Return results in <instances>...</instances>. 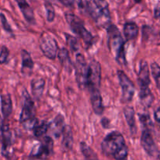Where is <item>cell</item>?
<instances>
[{
  "label": "cell",
  "instance_id": "cell-1",
  "mask_svg": "<svg viewBox=\"0 0 160 160\" xmlns=\"http://www.w3.org/2000/svg\"><path fill=\"white\" fill-rule=\"evenodd\" d=\"M108 42L110 52L119 64L126 63L125 55V42L120 31L114 24H110L107 28Z\"/></svg>",
  "mask_w": 160,
  "mask_h": 160
},
{
  "label": "cell",
  "instance_id": "cell-2",
  "mask_svg": "<svg viewBox=\"0 0 160 160\" xmlns=\"http://www.w3.org/2000/svg\"><path fill=\"white\" fill-rule=\"evenodd\" d=\"M86 11L99 26L108 28L110 25L111 16L108 5L104 0L87 1Z\"/></svg>",
  "mask_w": 160,
  "mask_h": 160
},
{
  "label": "cell",
  "instance_id": "cell-3",
  "mask_svg": "<svg viewBox=\"0 0 160 160\" xmlns=\"http://www.w3.org/2000/svg\"><path fill=\"white\" fill-rule=\"evenodd\" d=\"M127 147L125 139L121 133L112 131L104 138L101 143V148L104 154L114 157L122 148Z\"/></svg>",
  "mask_w": 160,
  "mask_h": 160
},
{
  "label": "cell",
  "instance_id": "cell-4",
  "mask_svg": "<svg viewBox=\"0 0 160 160\" xmlns=\"http://www.w3.org/2000/svg\"><path fill=\"white\" fill-rule=\"evenodd\" d=\"M25 93H26V97L20 112V122L22 127L25 130L28 131V130H34L36 125L38 124V120L35 116L34 102L28 95V92H26Z\"/></svg>",
  "mask_w": 160,
  "mask_h": 160
},
{
  "label": "cell",
  "instance_id": "cell-5",
  "mask_svg": "<svg viewBox=\"0 0 160 160\" xmlns=\"http://www.w3.org/2000/svg\"><path fill=\"white\" fill-rule=\"evenodd\" d=\"M65 18L72 31L79 36L83 40L86 47L89 48L93 44V36L90 32L85 28L83 22L77 16L72 13H66Z\"/></svg>",
  "mask_w": 160,
  "mask_h": 160
},
{
  "label": "cell",
  "instance_id": "cell-6",
  "mask_svg": "<svg viewBox=\"0 0 160 160\" xmlns=\"http://www.w3.org/2000/svg\"><path fill=\"white\" fill-rule=\"evenodd\" d=\"M75 71V78L77 84L80 89L86 88L87 86V78L89 65L86 63L84 56L82 54H78L75 58L74 63Z\"/></svg>",
  "mask_w": 160,
  "mask_h": 160
},
{
  "label": "cell",
  "instance_id": "cell-7",
  "mask_svg": "<svg viewBox=\"0 0 160 160\" xmlns=\"http://www.w3.org/2000/svg\"><path fill=\"white\" fill-rule=\"evenodd\" d=\"M39 46L45 57L54 59L58 52V45L56 41L50 34L43 33L39 38Z\"/></svg>",
  "mask_w": 160,
  "mask_h": 160
},
{
  "label": "cell",
  "instance_id": "cell-8",
  "mask_svg": "<svg viewBox=\"0 0 160 160\" xmlns=\"http://www.w3.org/2000/svg\"><path fill=\"white\" fill-rule=\"evenodd\" d=\"M53 141L51 137H44L41 143L35 145L30 153V157L39 159H46L53 153Z\"/></svg>",
  "mask_w": 160,
  "mask_h": 160
},
{
  "label": "cell",
  "instance_id": "cell-9",
  "mask_svg": "<svg viewBox=\"0 0 160 160\" xmlns=\"http://www.w3.org/2000/svg\"><path fill=\"white\" fill-rule=\"evenodd\" d=\"M117 76L122 89V101L125 103L130 102L133 99L135 93L134 84L122 70H119L117 72Z\"/></svg>",
  "mask_w": 160,
  "mask_h": 160
},
{
  "label": "cell",
  "instance_id": "cell-10",
  "mask_svg": "<svg viewBox=\"0 0 160 160\" xmlns=\"http://www.w3.org/2000/svg\"><path fill=\"white\" fill-rule=\"evenodd\" d=\"M101 81V67L97 61L92 60L89 64L87 86L89 91L99 89Z\"/></svg>",
  "mask_w": 160,
  "mask_h": 160
},
{
  "label": "cell",
  "instance_id": "cell-11",
  "mask_svg": "<svg viewBox=\"0 0 160 160\" xmlns=\"http://www.w3.org/2000/svg\"><path fill=\"white\" fill-rule=\"evenodd\" d=\"M141 143L143 148L148 156H152V157H157L158 156V148L155 145L152 134L148 130L143 131L141 138Z\"/></svg>",
  "mask_w": 160,
  "mask_h": 160
},
{
  "label": "cell",
  "instance_id": "cell-12",
  "mask_svg": "<svg viewBox=\"0 0 160 160\" xmlns=\"http://www.w3.org/2000/svg\"><path fill=\"white\" fill-rule=\"evenodd\" d=\"M2 132V155L6 158L10 157L13 153L12 133L9 131L7 125H3Z\"/></svg>",
  "mask_w": 160,
  "mask_h": 160
},
{
  "label": "cell",
  "instance_id": "cell-13",
  "mask_svg": "<svg viewBox=\"0 0 160 160\" xmlns=\"http://www.w3.org/2000/svg\"><path fill=\"white\" fill-rule=\"evenodd\" d=\"M150 82L148 65L145 61H141L138 73V84L140 86V91L149 88L148 86Z\"/></svg>",
  "mask_w": 160,
  "mask_h": 160
},
{
  "label": "cell",
  "instance_id": "cell-14",
  "mask_svg": "<svg viewBox=\"0 0 160 160\" xmlns=\"http://www.w3.org/2000/svg\"><path fill=\"white\" fill-rule=\"evenodd\" d=\"M64 127L65 125H64V117L59 114L55 117L51 123H50L48 131L51 133L52 135L54 136L56 138H58L61 137V135H62Z\"/></svg>",
  "mask_w": 160,
  "mask_h": 160
},
{
  "label": "cell",
  "instance_id": "cell-15",
  "mask_svg": "<svg viewBox=\"0 0 160 160\" xmlns=\"http://www.w3.org/2000/svg\"><path fill=\"white\" fill-rule=\"evenodd\" d=\"M90 92V101L93 112L97 115H101L104 112V106L100 89H94L89 91Z\"/></svg>",
  "mask_w": 160,
  "mask_h": 160
},
{
  "label": "cell",
  "instance_id": "cell-16",
  "mask_svg": "<svg viewBox=\"0 0 160 160\" xmlns=\"http://www.w3.org/2000/svg\"><path fill=\"white\" fill-rule=\"evenodd\" d=\"M16 2H17V4H18L19 8H20V9L21 10L25 20H26L28 23L34 24V23H35L34 11H33L32 8L30 6V5L28 3L27 0H16Z\"/></svg>",
  "mask_w": 160,
  "mask_h": 160
},
{
  "label": "cell",
  "instance_id": "cell-17",
  "mask_svg": "<svg viewBox=\"0 0 160 160\" xmlns=\"http://www.w3.org/2000/svg\"><path fill=\"white\" fill-rule=\"evenodd\" d=\"M45 80L42 78H34L31 82V93L36 100H39L43 94L44 88H45Z\"/></svg>",
  "mask_w": 160,
  "mask_h": 160
},
{
  "label": "cell",
  "instance_id": "cell-18",
  "mask_svg": "<svg viewBox=\"0 0 160 160\" xmlns=\"http://www.w3.org/2000/svg\"><path fill=\"white\" fill-rule=\"evenodd\" d=\"M21 70L22 73L29 75L32 72L34 68V62L31 57V55L26 50L23 49L21 51Z\"/></svg>",
  "mask_w": 160,
  "mask_h": 160
},
{
  "label": "cell",
  "instance_id": "cell-19",
  "mask_svg": "<svg viewBox=\"0 0 160 160\" xmlns=\"http://www.w3.org/2000/svg\"><path fill=\"white\" fill-rule=\"evenodd\" d=\"M58 59L61 62V66L66 70V71H68L70 73L74 67V64L72 63L71 58L69 56L68 52L65 48H61V50L58 51Z\"/></svg>",
  "mask_w": 160,
  "mask_h": 160
},
{
  "label": "cell",
  "instance_id": "cell-20",
  "mask_svg": "<svg viewBox=\"0 0 160 160\" xmlns=\"http://www.w3.org/2000/svg\"><path fill=\"white\" fill-rule=\"evenodd\" d=\"M123 113L125 117V120L128 123L129 128H130V132H131L132 135H133L136 131L134 109L130 106H125L123 109Z\"/></svg>",
  "mask_w": 160,
  "mask_h": 160
},
{
  "label": "cell",
  "instance_id": "cell-21",
  "mask_svg": "<svg viewBox=\"0 0 160 160\" xmlns=\"http://www.w3.org/2000/svg\"><path fill=\"white\" fill-rule=\"evenodd\" d=\"M1 109L4 118H8L12 113L13 103L9 94H4L1 95Z\"/></svg>",
  "mask_w": 160,
  "mask_h": 160
},
{
  "label": "cell",
  "instance_id": "cell-22",
  "mask_svg": "<svg viewBox=\"0 0 160 160\" xmlns=\"http://www.w3.org/2000/svg\"><path fill=\"white\" fill-rule=\"evenodd\" d=\"M62 146L64 149L70 150L72 149V145L74 143L73 133H72V128L69 125H65L64 131L62 133Z\"/></svg>",
  "mask_w": 160,
  "mask_h": 160
},
{
  "label": "cell",
  "instance_id": "cell-23",
  "mask_svg": "<svg viewBox=\"0 0 160 160\" xmlns=\"http://www.w3.org/2000/svg\"><path fill=\"white\" fill-rule=\"evenodd\" d=\"M123 32L125 38L127 40H132V39L136 38L138 35L139 29H138L137 25L133 22H128L125 23L123 27Z\"/></svg>",
  "mask_w": 160,
  "mask_h": 160
},
{
  "label": "cell",
  "instance_id": "cell-24",
  "mask_svg": "<svg viewBox=\"0 0 160 160\" xmlns=\"http://www.w3.org/2000/svg\"><path fill=\"white\" fill-rule=\"evenodd\" d=\"M80 148H81L82 153L86 160H98L97 154L85 142H83L80 143Z\"/></svg>",
  "mask_w": 160,
  "mask_h": 160
},
{
  "label": "cell",
  "instance_id": "cell-25",
  "mask_svg": "<svg viewBox=\"0 0 160 160\" xmlns=\"http://www.w3.org/2000/svg\"><path fill=\"white\" fill-rule=\"evenodd\" d=\"M139 97L142 104L145 106H147V107H149L153 102V95H152L149 88L140 91Z\"/></svg>",
  "mask_w": 160,
  "mask_h": 160
},
{
  "label": "cell",
  "instance_id": "cell-26",
  "mask_svg": "<svg viewBox=\"0 0 160 160\" xmlns=\"http://www.w3.org/2000/svg\"><path fill=\"white\" fill-rule=\"evenodd\" d=\"M49 125L50 123L46 121H42L40 123H38L34 128V135L37 138H40L43 136L49 130Z\"/></svg>",
  "mask_w": 160,
  "mask_h": 160
},
{
  "label": "cell",
  "instance_id": "cell-27",
  "mask_svg": "<svg viewBox=\"0 0 160 160\" xmlns=\"http://www.w3.org/2000/svg\"><path fill=\"white\" fill-rule=\"evenodd\" d=\"M151 70L157 88L160 89V66L156 62H152L151 64Z\"/></svg>",
  "mask_w": 160,
  "mask_h": 160
},
{
  "label": "cell",
  "instance_id": "cell-28",
  "mask_svg": "<svg viewBox=\"0 0 160 160\" xmlns=\"http://www.w3.org/2000/svg\"><path fill=\"white\" fill-rule=\"evenodd\" d=\"M66 36V41H67V44H68L69 47L72 48V50L73 51H77L78 50L79 48V45H78V42L77 40V38L75 37L70 35V34H65Z\"/></svg>",
  "mask_w": 160,
  "mask_h": 160
},
{
  "label": "cell",
  "instance_id": "cell-29",
  "mask_svg": "<svg viewBox=\"0 0 160 160\" xmlns=\"http://www.w3.org/2000/svg\"><path fill=\"white\" fill-rule=\"evenodd\" d=\"M45 10H46V17L49 22H53L55 18V10L52 4L49 2H45Z\"/></svg>",
  "mask_w": 160,
  "mask_h": 160
},
{
  "label": "cell",
  "instance_id": "cell-30",
  "mask_svg": "<svg viewBox=\"0 0 160 160\" xmlns=\"http://www.w3.org/2000/svg\"><path fill=\"white\" fill-rule=\"evenodd\" d=\"M9 51L7 48V47L3 46L0 51V64H3L6 62L8 57H9Z\"/></svg>",
  "mask_w": 160,
  "mask_h": 160
},
{
  "label": "cell",
  "instance_id": "cell-31",
  "mask_svg": "<svg viewBox=\"0 0 160 160\" xmlns=\"http://www.w3.org/2000/svg\"><path fill=\"white\" fill-rule=\"evenodd\" d=\"M0 19H1L2 24H3V28H4L5 31H7V32H9V33H12L13 32L12 28H11L10 25L9 24V23H8L7 20H6V17H5L4 14L0 13Z\"/></svg>",
  "mask_w": 160,
  "mask_h": 160
},
{
  "label": "cell",
  "instance_id": "cell-32",
  "mask_svg": "<svg viewBox=\"0 0 160 160\" xmlns=\"http://www.w3.org/2000/svg\"><path fill=\"white\" fill-rule=\"evenodd\" d=\"M60 2L62 3L64 6H67V7H72L74 6L75 3V0H58Z\"/></svg>",
  "mask_w": 160,
  "mask_h": 160
},
{
  "label": "cell",
  "instance_id": "cell-33",
  "mask_svg": "<svg viewBox=\"0 0 160 160\" xmlns=\"http://www.w3.org/2000/svg\"><path fill=\"white\" fill-rule=\"evenodd\" d=\"M154 117H155V120H156L158 123H160V108H158V109L155 110V113H154Z\"/></svg>",
  "mask_w": 160,
  "mask_h": 160
},
{
  "label": "cell",
  "instance_id": "cell-34",
  "mask_svg": "<svg viewBox=\"0 0 160 160\" xmlns=\"http://www.w3.org/2000/svg\"><path fill=\"white\" fill-rule=\"evenodd\" d=\"M154 15L156 19H160V6H158L155 9V12H154Z\"/></svg>",
  "mask_w": 160,
  "mask_h": 160
},
{
  "label": "cell",
  "instance_id": "cell-35",
  "mask_svg": "<svg viewBox=\"0 0 160 160\" xmlns=\"http://www.w3.org/2000/svg\"><path fill=\"white\" fill-rule=\"evenodd\" d=\"M3 120H2V117H1V115H0V131H1L2 130V128H3Z\"/></svg>",
  "mask_w": 160,
  "mask_h": 160
},
{
  "label": "cell",
  "instance_id": "cell-36",
  "mask_svg": "<svg viewBox=\"0 0 160 160\" xmlns=\"http://www.w3.org/2000/svg\"><path fill=\"white\" fill-rule=\"evenodd\" d=\"M135 1V2H136V3H139V2H141V0H134Z\"/></svg>",
  "mask_w": 160,
  "mask_h": 160
}]
</instances>
